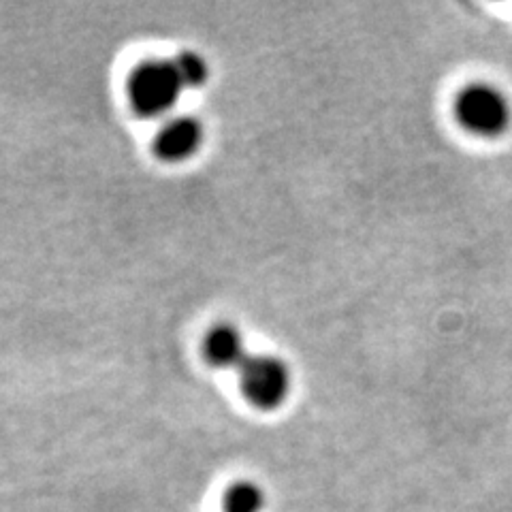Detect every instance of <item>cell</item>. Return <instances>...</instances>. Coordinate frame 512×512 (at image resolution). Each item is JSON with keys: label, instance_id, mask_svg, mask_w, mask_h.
<instances>
[{"label": "cell", "instance_id": "7", "mask_svg": "<svg viewBox=\"0 0 512 512\" xmlns=\"http://www.w3.org/2000/svg\"><path fill=\"white\" fill-rule=\"evenodd\" d=\"M173 67H175V71H178L184 88H199L207 82V75H210L205 58H201L195 52L180 54L173 60Z\"/></svg>", "mask_w": 512, "mask_h": 512}, {"label": "cell", "instance_id": "3", "mask_svg": "<svg viewBox=\"0 0 512 512\" xmlns=\"http://www.w3.org/2000/svg\"><path fill=\"white\" fill-rule=\"evenodd\" d=\"M237 372L244 397L261 410H276L291 393V372L280 357L250 355Z\"/></svg>", "mask_w": 512, "mask_h": 512}, {"label": "cell", "instance_id": "5", "mask_svg": "<svg viewBox=\"0 0 512 512\" xmlns=\"http://www.w3.org/2000/svg\"><path fill=\"white\" fill-rule=\"evenodd\" d=\"M203 350L207 363H212L218 370H239L250 357L242 331L233 325L214 327L207 333Z\"/></svg>", "mask_w": 512, "mask_h": 512}, {"label": "cell", "instance_id": "1", "mask_svg": "<svg viewBox=\"0 0 512 512\" xmlns=\"http://www.w3.org/2000/svg\"><path fill=\"white\" fill-rule=\"evenodd\" d=\"M184 84L173 60H148L139 64L128 79V94L135 111L146 118L167 114L178 103Z\"/></svg>", "mask_w": 512, "mask_h": 512}, {"label": "cell", "instance_id": "4", "mask_svg": "<svg viewBox=\"0 0 512 512\" xmlns=\"http://www.w3.org/2000/svg\"><path fill=\"white\" fill-rule=\"evenodd\" d=\"M203 143V126L195 118H173L156 135V154L169 160V163H180L190 158Z\"/></svg>", "mask_w": 512, "mask_h": 512}, {"label": "cell", "instance_id": "2", "mask_svg": "<svg viewBox=\"0 0 512 512\" xmlns=\"http://www.w3.org/2000/svg\"><path fill=\"white\" fill-rule=\"evenodd\" d=\"M455 114L466 131L478 137H498L510 126V103L489 84H472L461 90L455 101Z\"/></svg>", "mask_w": 512, "mask_h": 512}, {"label": "cell", "instance_id": "6", "mask_svg": "<svg viewBox=\"0 0 512 512\" xmlns=\"http://www.w3.org/2000/svg\"><path fill=\"white\" fill-rule=\"evenodd\" d=\"M265 506V493L259 485L235 483L227 489L222 500V512H261Z\"/></svg>", "mask_w": 512, "mask_h": 512}]
</instances>
